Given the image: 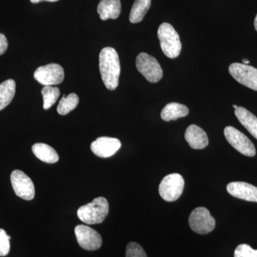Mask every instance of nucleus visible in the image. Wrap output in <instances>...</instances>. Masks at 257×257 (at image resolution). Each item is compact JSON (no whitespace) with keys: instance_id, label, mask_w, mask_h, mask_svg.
<instances>
[{"instance_id":"f257e3e1","label":"nucleus","mask_w":257,"mask_h":257,"mask_svg":"<svg viewBox=\"0 0 257 257\" xmlns=\"http://www.w3.org/2000/svg\"><path fill=\"white\" fill-rule=\"evenodd\" d=\"M99 71L103 82L109 90H114L119 84L121 67L119 55L112 47H105L99 54Z\"/></svg>"},{"instance_id":"f03ea898","label":"nucleus","mask_w":257,"mask_h":257,"mask_svg":"<svg viewBox=\"0 0 257 257\" xmlns=\"http://www.w3.org/2000/svg\"><path fill=\"white\" fill-rule=\"evenodd\" d=\"M109 214V203L104 197L96 198L92 202L79 208L77 216L87 224H100Z\"/></svg>"},{"instance_id":"7ed1b4c3","label":"nucleus","mask_w":257,"mask_h":257,"mask_svg":"<svg viewBox=\"0 0 257 257\" xmlns=\"http://www.w3.org/2000/svg\"><path fill=\"white\" fill-rule=\"evenodd\" d=\"M158 37L162 52L169 58H176L180 55L182 43L178 33L170 24L162 23L158 29Z\"/></svg>"},{"instance_id":"20e7f679","label":"nucleus","mask_w":257,"mask_h":257,"mask_svg":"<svg viewBox=\"0 0 257 257\" xmlns=\"http://www.w3.org/2000/svg\"><path fill=\"white\" fill-rule=\"evenodd\" d=\"M184 179L179 174L174 173L164 177L159 187L161 197L167 202H175L184 191Z\"/></svg>"},{"instance_id":"39448f33","label":"nucleus","mask_w":257,"mask_h":257,"mask_svg":"<svg viewBox=\"0 0 257 257\" xmlns=\"http://www.w3.org/2000/svg\"><path fill=\"white\" fill-rule=\"evenodd\" d=\"M191 229L199 234H207L215 228L216 221L205 207H197L191 213L189 217Z\"/></svg>"},{"instance_id":"423d86ee","label":"nucleus","mask_w":257,"mask_h":257,"mask_svg":"<svg viewBox=\"0 0 257 257\" xmlns=\"http://www.w3.org/2000/svg\"><path fill=\"white\" fill-rule=\"evenodd\" d=\"M137 69L148 82H158L163 76V71L158 61L147 53H140L137 57Z\"/></svg>"},{"instance_id":"0eeeda50","label":"nucleus","mask_w":257,"mask_h":257,"mask_svg":"<svg viewBox=\"0 0 257 257\" xmlns=\"http://www.w3.org/2000/svg\"><path fill=\"white\" fill-rule=\"evenodd\" d=\"M224 133L228 143L241 155L250 157L255 156L256 149L246 135L231 126H226Z\"/></svg>"},{"instance_id":"6e6552de","label":"nucleus","mask_w":257,"mask_h":257,"mask_svg":"<svg viewBox=\"0 0 257 257\" xmlns=\"http://www.w3.org/2000/svg\"><path fill=\"white\" fill-rule=\"evenodd\" d=\"M34 77L42 85H57L63 82L64 69L58 64H47L38 67L34 73Z\"/></svg>"},{"instance_id":"1a4fd4ad","label":"nucleus","mask_w":257,"mask_h":257,"mask_svg":"<svg viewBox=\"0 0 257 257\" xmlns=\"http://www.w3.org/2000/svg\"><path fill=\"white\" fill-rule=\"evenodd\" d=\"M10 179L17 196L28 201L32 200L35 198V185L26 174L20 170H15L12 172Z\"/></svg>"},{"instance_id":"9d476101","label":"nucleus","mask_w":257,"mask_h":257,"mask_svg":"<svg viewBox=\"0 0 257 257\" xmlns=\"http://www.w3.org/2000/svg\"><path fill=\"white\" fill-rule=\"evenodd\" d=\"M229 72L240 84L257 91V69L247 64L233 63L229 66Z\"/></svg>"},{"instance_id":"9b49d317","label":"nucleus","mask_w":257,"mask_h":257,"mask_svg":"<svg viewBox=\"0 0 257 257\" xmlns=\"http://www.w3.org/2000/svg\"><path fill=\"white\" fill-rule=\"evenodd\" d=\"M76 238L79 246L87 251L99 249L102 244L101 235L86 225H78L74 229Z\"/></svg>"},{"instance_id":"f8f14e48","label":"nucleus","mask_w":257,"mask_h":257,"mask_svg":"<svg viewBox=\"0 0 257 257\" xmlns=\"http://www.w3.org/2000/svg\"><path fill=\"white\" fill-rule=\"evenodd\" d=\"M121 146V142L118 139L101 137L91 144V150L96 156L108 158L115 155Z\"/></svg>"},{"instance_id":"ddd939ff","label":"nucleus","mask_w":257,"mask_h":257,"mask_svg":"<svg viewBox=\"0 0 257 257\" xmlns=\"http://www.w3.org/2000/svg\"><path fill=\"white\" fill-rule=\"evenodd\" d=\"M226 190L231 196L238 199L257 202V187L252 184L243 182H233L228 184Z\"/></svg>"},{"instance_id":"4468645a","label":"nucleus","mask_w":257,"mask_h":257,"mask_svg":"<svg viewBox=\"0 0 257 257\" xmlns=\"http://www.w3.org/2000/svg\"><path fill=\"white\" fill-rule=\"evenodd\" d=\"M184 138L189 146L194 150H203L209 145L207 134L197 125L189 126L186 130Z\"/></svg>"},{"instance_id":"2eb2a0df","label":"nucleus","mask_w":257,"mask_h":257,"mask_svg":"<svg viewBox=\"0 0 257 257\" xmlns=\"http://www.w3.org/2000/svg\"><path fill=\"white\" fill-rule=\"evenodd\" d=\"M120 0H101L97 7V13L101 20L117 19L121 13Z\"/></svg>"},{"instance_id":"dca6fc26","label":"nucleus","mask_w":257,"mask_h":257,"mask_svg":"<svg viewBox=\"0 0 257 257\" xmlns=\"http://www.w3.org/2000/svg\"><path fill=\"white\" fill-rule=\"evenodd\" d=\"M235 115L239 122L257 140V117L252 113L241 106L235 109Z\"/></svg>"},{"instance_id":"f3484780","label":"nucleus","mask_w":257,"mask_h":257,"mask_svg":"<svg viewBox=\"0 0 257 257\" xmlns=\"http://www.w3.org/2000/svg\"><path fill=\"white\" fill-rule=\"evenodd\" d=\"M189 110L187 106L177 102H171L162 109L161 117L166 121L176 120L179 118L184 117L189 114Z\"/></svg>"},{"instance_id":"a211bd4d","label":"nucleus","mask_w":257,"mask_h":257,"mask_svg":"<svg viewBox=\"0 0 257 257\" xmlns=\"http://www.w3.org/2000/svg\"><path fill=\"white\" fill-rule=\"evenodd\" d=\"M32 152L39 160L45 163L54 164L58 162L59 155L50 145L44 143H37L32 146Z\"/></svg>"},{"instance_id":"6ab92c4d","label":"nucleus","mask_w":257,"mask_h":257,"mask_svg":"<svg viewBox=\"0 0 257 257\" xmlns=\"http://www.w3.org/2000/svg\"><path fill=\"white\" fill-rule=\"evenodd\" d=\"M16 90V83L13 79H8L0 84V111L9 105L13 101Z\"/></svg>"},{"instance_id":"aec40b11","label":"nucleus","mask_w":257,"mask_h":257,"mask_svg":"<svg viewBox=\"0 0 257 257\" xmlns=\"http://www.w3.org/2000/svg\"><path fill=\"white\" fill-rule=\"evenodd\" d=\"M150 6L151 0H135L130 12V21L134 24L143 21Z\"/></svg>"},{"instance_id":"412c9836","label":"nucleus","mask_w":257,"mask_h":257,"mask_svg":"<svg viewBox=\"0 0 257 257\" xmlns=\"http://www.w3.org/2000/svg\"><path fill=\"white\" fill-rule=\"evenodd\" d=\"M79 101V96L74 93H71L67 96L64 95L57 106V112L60 115L69 114L77 107Z\"/></svg>"},{"instance_id":"4be33fe9","label":"nucleus","mask_w":257,"mask_h":257,"mask_svg":"<svg viewBox=\"0 0 257 257\" xmlns=\"http://www.w3.org/2000/svg\"><path fill=\"white\" fill-rule=\"evenodd\" d=\"M44 109H49L57 101L60 95V89L52 86H45L42 89Z\"/></svg>"},{"instance_id":"5701e85b","label":"nucleus","mask_w":257,"mask_h":257,"mask_svg":"<svg viewBox=\"0 0 257 257\" xmlns=\"http://www.w3.org/2000/svg\"><path fill=\"white\" fill-rule=\"evenodd\" d=\"M126 257H147V255L142 246L133 241L126 246Z\"/></svg>"},{"instance_id":"b1692460","label":"nucleus","mask_w":257,"mask_h":257,"mask_svg":"<svg viewBox=\"0 0 257 257\" xmlns=\"http://www.w3.org/2000/svg\"><path fill=\"white\" fill-rule=\"evenodd\" d=\"M10 239L11 236L8 235L4 229H0V256H5L9 253Z\"/></svg>"},{"instance_id":"393cba45","label":"nucleus","mask_w":257,"mask_h":257,"mask_svg":"<svg viewBox=\"0 0 257 257\" xmlns=\"http://www.w3.org/2000/svg\"><path fill=\"white\" fill-rule=\"evenodd\" d=\"M234 257H257V250L246 243L240 244L234 251Z\"/></svg>"},{"instance_id":"a878e982","label":"nucleus","mask_w":257,"mask_h":257,"mask_svg":"<svg viewBox=\"0 0 257 257\" xmlns=\"http://www.w3.org/2000/svg\"><path fill=\"white\" fill-rule=\"evenodd\" d=\"M8 47V42L6 37L0 33V56L5 53Z\"/></svg>"},{"instance_id":"bb28decb","label":"nucleus","mask_w":257,"mask_h":257,"mask_svg":"<svg viewBox=\"0 0 257 257\" xmlns=\"http://www.w3.org/2000/svg\"><path fill=\"white\" fill-rule=\"evenodd\" d=\"M59 1V0H30L32 3L33 4H37V3H42V2H51V3H54V2Z\"/></svg>"},{"instance_id":"cd10ccee","label":"nucleus","mask_w":257,"mask_h":257,"mask_svg":"<svg viewBox=\"0 0 257 257\" xmlns=\"http://www.w3.org/2000/svg\"><path fill=\"white\" fill-rule=\"evenodd\" d=\"M242 62L244 64H247V65L248 64L250 63L249 61H248V60H246V59H243Z\"/></svg>"},{"instance_id":"c85d7f7f","label":"nucleus","mask_w":257,"mask_h":257,"mask_svg":"<svg viewBox=\"0 0 257 257\" xmlns=\"http://www.w3.org/2000/svg\"><path fill=\"white\" fill-rule=\"evenodd\" d=\"M254 28H255V30H256V32H257V15H256V18H255V20H254Z\"/></svg>"},{"instance_id":"c756f323","label":"nucleus","mask_w":257,"mask_h":257,"mask_svg":"<svg viewBox=\"0 0 257 257\" xmlns=\"http://www.w3.org/2000/svg\"><path fill=\"white\" fill-rule=\"evenodd\" d=\"M233 107H234V109H236V108H237V107H238V106H236V105H233Z\"/></svg>"}]
</instances>
